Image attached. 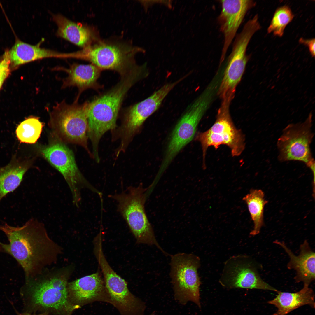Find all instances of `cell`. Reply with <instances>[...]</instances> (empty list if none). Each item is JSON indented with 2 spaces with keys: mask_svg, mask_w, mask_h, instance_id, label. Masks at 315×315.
Here are the masks:
<instances>
[{
  "mask_svg": "<svg viewBox=\"0 0 315 315\" xmlns=\"http://www.w3.org/2000/svg\"><path fill=\"white\" fill-rule=\"evenodd\" d=\"M138 49L126 42L97 38L77 54L102 70H113L121 75L136 65L134 57Z\"/></svg>",
  "mask_w": 315,
  "mask_h": 315,
  "instance_id": "cell-7",
  "label": "cell"
},
{
  "mask_svg": "<svg viewBox=\"0 0 315 315\" xmlns=\"http://www.w3.org/2000/svg\"><path fill=\"white\" fill-rule=\"evenodd\" d=\"M264 192L261 189H251L243 198L247 204L254 227L250 235L255 236L260 233L264 225V211L268 201L264 198Z\"/></svg>",
  "mask_w": 315,
  "mask_h": 315,
  "instance_id": "cell-22",
  "label": "cell"
},
{
  "mask_svg": "<svg viewBox=\"0 0 315 315\" xmlns=\"http://www.w3.org/2000/svg\"><path fill=\"white\" fill-rule=\"evenodd\" d=\"M89 102L80 105L63 102L55 106L51 113L49 125L63 141L83 147L93 158L88 148V116Z\"/></svg>",
  "mask_w": 315,
  "mask_h": 315,
  "instance_id": "cell-5",
  "label": "cell"
},
{
  "mask_svg": "<svg viewBox=\"0 0 315 315\" xmlns=\"http://www.w3.org/2000/svg\"><path fill=\"white\" fill-rule=\"evenodd\" d=\"M43 156L62 175L71 191L74 204L79 206L80 191L87 188L100 195L101 193L85 178L79 169L72 151L66 145L56 143L42 148Z\"/></svg>",
  "mask_w": 315,
  "mask_h": 315,
  "instance_id": "cell-11",
  "label": "cell"
},
{
  "mask_svg": "<svg viewBox=\"0 0 315 315\" xmlns=\"http://www.w3.org/2000/svg\"><path fill=\"white\" fill-rule=\"evenodd\" d=\"M169 275L175 299L180 304L194 302L200 308L201 284L198 270L200 259L192 253H179L171 255Z\"/></svg>",
  "mask_w": 315,
  "mask_h": 315,
  "instance_id": "cell-8",
  "label": "cell"
},
{
  "mask_svg": "<svg viewBox=\"0 0 315 315\" xmlns=\"http://www.w3.org/2000/svg\"><path fill=\"white\" fill-rule=\"evenodd\" d=\"M220 283L228 289L242 288L274 291L276 289L260 276L254 263L247 256H234L225 263Z\"/></svg>",
  "mask_w": 315,
  "mask_h": 315,
  "instance_id": "cell-13",
  "label": "cell"
},
{
  "mask_svg": "<svg viewBox=\"0 0 315 315\" xmlns=\"http://www.w3.org/2000/svg\"><path fill=\"white\" fill-rule=\"evenodd\" d=\"M259 30L256 23L248 21L236 36L223 78L226 83L235 85L240 82L249 58L246 53L247 46L253 35Z\"/></svg>",
  "mask_w": 315,
  "mask_h": 315,
  "instance_id": "cell-14",
  "label": "cell"
},
{
  "mask_svg": "<svg viewBox=\"0 0 315 315\" xmlns=\"http://www.w3.org/2000/svg\"><path fill=\"white\" fill-rule=\"evenodd\" d=\"M294 17L291 8L285 5L278 7L275 10L267 29L268 33H272L279 37L283 36L286 26Z\"/></svg>",
  "mask_w": 315,
  "mask_h": 315,
  "instance_id": "cell-25",
  "label": "cell"
},
{
  "mask_svg": "<svg viewBox=\"0 0 315 315\" xmlns=\"http://www.w3.org/2000/svg\"><path fill=\"white\" fill-rule=\"evenodd\" d=\"M68 76L65 86H76L81 92L89 88L97 90L102 87L97 82L102 70L93 64H74L66 70Z\"/></svg>",
  "mask_w": 315,
  "mask_h": 315,
  "instance_id": "cell-20",
  "label": "cell"
},
{
  "mask_svg": "<svg viewBox=\"0 0 315 315\" xmlns=\"http://www.w3.org/2000/svg\"><path fill=\"white\" fill-rule=\"evenodd\" d=\"M221 10L218 21L224 37L220 63L225 59L227 50L247 13L256 2L251 0L220 1Z\"/></svg>",
  "mask_w": 315,
  "mask_h": 315,
  "instance_id": "cell-15",
  "label": "cell"
},
{
  "mask_svg": "<svg viewBox=\"0 0 315 315\" xmlns=\"http://www.w3.org/2000/svg\"><path fill=\"white\" fill-rule=\"evenodd\" d=\"M68 283L66 278L57 276L41 279L26 278L20 291L24 312L71 315L79 308L69 300Z\"/></svg>",
  "mask_w": 315,
  "mask_h": 315,
  "instance_id": "cell-3",
  "label": "cell"
},
{
  "mask_svg": "<svg viewBox=\"0 0 315 315\" xmlns=\"http://www.w3.org/2000/svg\"><path fill=\"white\" fill-rule=\"evenodd\" d=\"M299 43L307 47L310 54L312 57L315 55V39L314 38L305 39L301 38L299 40Z\"/></svg>",
  "mask_w": 315,
  "mask_h": 315,
  "instance_id": "cell-27",
  "label": "cell"
},
{
  "mask_svg": "<svg viewBox=\"0 0 315 315\" xmlns=\"http://www.w3.org/2000/svg\"><path fill=\"white\" fill-rule=\"evenodd\" d=\"M10 62L6 54L0 61V89L10 73Z\"/></svg>",
  "mask_w": 315,
  "mask_h": 315,
  "instance_id": "cell-26",
  "label": "cell"
},
{
  "mask_svg": "<svg viewBox=\"0 0 315 315\" xmlns=\"http://www.w3.org/2000/svg\"><path fill=\"white\" fill-rule=\"evenodd\" d=\"M274 243L280 246L285 251L290 258L287 264L289 270L296 271L294 279L296 282H302L304 286H309L315 280V253L307 240L300 246V253L295 255L283 242L276 240Z\"/></svg>",
  "mask_w": 315,
  "mask_h": 315,
  "instance_id": "cell-17",
  "label": "cell"
},
{
  "mask_svg": "<svg viewBox=\"0 0 315 315\" xmlns=\"http://www.w3.org/2000/svg\"><path fill=\"white\" fill-rule=\"evenodd\" d=\"M186 77L184 76L174 82L165 84L145 99L126 110L120 126L111 131L112 140L120 141L116 149L118 154L125 152L134 137L140 132L145 120L159 108L175 86Z\"/></svg>",
  "mask_w": 315,
  "mask_h": 315,
  "instance_id": "cell-6",
  "label": "cell"
},
{
  "mask_svg": "<svg viewBox=\"0 0 315 315\" xmlns=\"http://www.w3.org/2000/svg\"><path fill=\"white\" fill-rule=\"evenodd\" d=\"M6 54L10 63L16 66L39 59L56 56L59 54L41 47L40 43L34 45L17 40Z\"/></svg>",
  "mask_w": 315,
  "mask_h": 315,
  "instance_id": "cell-21",
  "label": "cell"
},
{
  "mask_svg": "<svg viewBox=\"0 0 315 315\" xmlns=\"http://www.w3.org/2000/svg\"><path fill=\"white\" fill-rule=\"evenodd\" d=\"M43 124L37 118H28L22 122L16 130L17 137L22 143L35 144L39 138Z\"/></svg>",
  "mask_w": 315,
  "mask_h": 315,
  "instance_id": "cell-24",
  "label": "cell"
},
{
  "mask_svg": "<svg viewBox=\"0 0 315 315\" xmlns=\"http://www.w3.org/2000/svg\"><path fill=\"white\" fill-rule=\"evenodd\" d=\"M149 74L145 65H136L120 75V80L112 88L90 102L88 136L92 143L93 153L98 152L99 142L104 134L117 127L120 108L129 90Z\"/></svg>",
  "mask_w": 315,
  "mask_h": 315,
  "instance_id": "cell-2",
  "label": "cell"
},
{
  "mask_svg": "<svg viewBox=\"0 0 315 315\" xmlns=\"http://www.w3.org/2000/svg\"><path fill=\"white\" fill-rule=\"evenodd\" d=\"M27 169L25 166L12 163L0 168V202L20 186Z\"/></svg>",
  "mask_w": 315,
  "mask_h": 315,
  "instance_id": "cell-23",
  "label": "cell"
},
{
  "mask_svg": "<svg viewBox=\"0 0 315 315\" xmlns=\"http://www.w3.org/2000/svg\"><path fill=\"white\" fill-rule=\"evenodd\" d=\"M146 190L140 184L130 187L126 192L110 195L118 203V209L128 225L137 243L155 246L166 256L168 254L158 244L145 209Z\"/></svg>",
  "mask_w": 315,
  "mask_h": 315,
  "instance_id": "cell-4",
  "label": "cell"
},
{
  "mask_svg": "<svg viewBox=\"0 0 315 315\" xmlns=\"http://www.w3.org/2000/svg\"><path fill=\"white\" fill-rule=\"evenodd\" d=\"M230 103L222 101L214 123L207 130L199 133L196 136V140L200 142L202 147L204 166L206 151L209 146L217 149L221 145H226L233 157L240 155L244 149V136L235 127L230 115Z\"/></svg>",
  "mask_w": 315,
  "mask_h": 315,
  "instance_id": "cell-10",
  "label": "cell"
},
{
  "mask_svg": "<svg viewBox=\"0 0 315 315\" xmlns=\"http://www.w3.org/2000/svg\"><path fill=\"white\" fill-rule=\"evenodd\" d=\"M17 315H49L47 313H43L38 314H32L29 313L23 312L22 313H20L15 309Z\"/></svg>",
  "mask_w": 315,
  "mask_h": 315,
  "instance_id": "cell-28",
  "label": "cell"
},
{
  "mask_svg": "<svg viewBox=\"0 0 315 315\" xmlns=\"http://www.w3.org/2000/svg\"><path fill=\"white\" fill-rule=\"evenodd\" d=\"M312 114L304 122L290 124L283 130L276 146L278 159L280 162L296 161L304 163L312 171L315 181V161L310 145L314 134L312 131Z\"/></svg>",
  "mask_w": 315,
  "mask_h": 315,
  "instance_id": "cell-9",
  "label": "cell"
},
{
  "mask_svg": "<svg viewBox=\"0 0 315 315\" xmlns=\"http://www.w3.org/2000/svg\"><path fill=\"white\" fill-rule=\"evenodd\" d=\"M0 230L9 241L7 244L0 242V252L17 261L26 278H33L39 270L53 262L59 253L60 248L49 237L44 224L35 218L21 226L0 225Z\"/></svg>",
  "mask_w": 315,
  "mask_h": 315,
  "instance_id": "cell-1",
  "label": "cell"
},
{
  "mask_svg": "<svg viewBox=\"0 0 315 315\" xmlns=\"http://www.w3.org/2000/svg\"><path fill=\"white\" fill-rule=\"evenodd\" d=\"M149 315H155V313H152Z\"/></svg>",
  "mask_w": 315,
  "mask_h": 315,
  "instance_id": "cell-29",
  "label": "cell"
},
{
  "mask_svg": "<svg viewBox=\"0 0 315 315\" xmlns=\"http://www.w3.org/2000/svg\"><path fill=\"white\" fill-rule=\"evenodd\" d=\"M67 291L69 302L78 308L96 301L111 303L110 296L98 273L68 282Z\"/></svg>",
  "mask_w": 315,
  "mask_h": 315,
  "instance_id": "cell-16",
  "label": "cell"
},
{
  "mask_svg": "<svg viewBox=\"0 0 315 315\" xmlns=\"http://www.w3.org/2000/svg\"><path fill=\"white\" fill-rule=\"evenodd\" d=\"M53 17L58 27L57 34L77 45L84 47L98 38L87 26L72 21L61 14L54 15Z\"/></svg>",
  "mask_w": 315,
  "mask_h": 315,
  "instance_id": "cell-19",
  "label": "cell"
},
{
  "mask_svg": "<svg viewBox=\"0 0 315 315\" xmlns=\"http://www.w3.org/2000/svg\"><path fill=\"white\" fill-rule=\"evenodd\" d=\"M211 98L208 94L202 93L188 108L178 122L171 134L158 175L164 171L176 155L192 140Z\"/></svg>",
  "mask_w": 315,
  "mask_h": 315,
  "instance_id": "cell-12",
  "label": "cell"
},
{
  "mask_svg": "<svg viewBox=\"0 0 315 315\" xmlns=\"http://www.w3.org/2000/svg\"><path fill=\"white\" fill-rule=\"evenodd\" d=\"M277 294L267 303L277 309L272 315H286L300 307L308 305L315 308V295L313 289L309 286H304L298 291L292 293L278 290Z\"/></svg>",
  "mask_w": 315,
  "mask_h": 315,
  "instance_id": "cell-18",
  "label": "cell"
}]
</instances>
